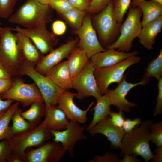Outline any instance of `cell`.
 Returning a JSON list of instances; mask_svg holds the SVG:
<instances>
[{
  "label": "cell",
  "mask_w": 162,
  "mask_h": 162,
  "mask_svg": "<svg viewBox=\"0 0 162 162\" xmlns=\"http://www.w3.org/2000/svg\"><path fill=\"white\" fill-rule=\"evenodd\" d=\"M154 122L152 119L142 122L130 132L125 133L122 141L120 157L134 154L142 157L145 162L153 158L154 154L150 146V127Z\"/></svg>",
  "instance_id": "cell-1"
},
{
  "label": "cell",
  "mask_w": 162,
  "mask_h": 162,
  "mask_svg": "<svg viewBox=\"0 0 162 162\" xmlns=\"http://www.w3.org/2000/svg\"><path fill=\"white\" fill-rule=\"evenodd\" d=\"M52 9L36 0H26L8 19L10 23L31 28L46 24L52 20Z\"/></svg>",
  "instance_id": "cell-2"
},
{
  "label": "cell",
  "mask_w": 162,
  "mask_h": 162,
  "mask_svg": "<svg viewBox=\"0 0 162 162\" xmlns=\"http://www.w3.org/2000/svg\"><path fill=\"white\" fill-rule=\"evenodd\" d=\"M12 28L0 29V64L12 77L18 76L20 66L24 59Z\"/></svg>",
  "instance_id": "cell-3"
},
{
  "label": "cell",
  "mask_w": 162,
  "mask_h": 162,
  "mask_svg": "<svg viewBox=\"0 0 162 162\" xmlns=\"http://www.w3.org/2000/svg\"><path fill=\"white\" fill-rule=\"evenodd\" d=\"M142 15V11L139 7L130 6L127 17L120 26L118 37L106 49H117L118 50L124 52H130L132 47L133 40L138 37L142 28L141 21Z\"/></svg>",
  "instance_id": "cell-4"
},
{
  "label": "cell",
  "mask_w": 162,
  "mask_h": 162,
  "mask_svg": "<svg viewBox=\"0 0 162 162\" xmlns=\"http://www.w3.org/2000/svg\"><path fill=\"white\" fill-rule=\"evenodd\" d=\"M19 75L30 78L36 85L43 99L46 107L50 104H58L60 94L66 90L62 89L44 75L37 71L35 65L23 59L19 69Z\"/></svg>",
  "instance_id": "cell-5"
},
{
  "label": "cell",
  "mask_w": 162,
  "mask_h": 162,
  "mask_svg": "<svg viewBox=\"0 0 162 162\" xmlns=\"http://www.w3.org/2000/svg\"><path fill=\"white\" fill-rule=\"evenodd\" d=\"M92 18V22L98 32L99 41L106 48L118 38L122 24L119 23L116 19L112 2Z\"/></svg>",
  "instance_id": "cell-6"
},
{
  "label": "cell",
  "mask_w": 162,
  "mask_h": 162,
  "mask_svg": "<svg viewBox=\"0 0 162 162\" xmlns=\"http://www.w3.org/2000/svg\"><path fill=\"white\" fill-rule=\"evenodd\" d=\"M53 137L50 130L41 123L32 129L14 135L9 141L11 148L23 160L27 148L39 147Z\"/></svg>",
  "instance_id": "cell-7"
},
{
  "label": "cell",
  "mask_w": 162,
  "mask_h": 162,
  "mask_svg": "<svg viewBox=\"0 0 162 162\" xmlns=\"http://www.w3.org/2000/svg\"><path fill=\"white\" fill-rule=\"evenodd\" d=\"M140 57H130L113 65L101 68H95L94 74L100 94H104L113 83H119L123 79L126 70L130 66L139 63Z\"/></svg>",
  "instance_id": "cell-8"
},
{
  "label": "cell",
  "mask_w": 162,
  "mask_h": 162,
  "mask_svg": "<svg viewBox=\"0 0 162 162\" xmlns=\"http://www.w3.org/2000/svg\"><path fill=\"white\" fill-rule=\"evenodd\" d=\"M11 87L0 94L3 100L9 99L18 101L24 107L36 102H44L42 96L35 83H25L20 78L13 79Z\"/></svg>",
  "instance_id": "cell-9"
},
{
  "label": "cell",
  "mask_w": 162,
  "mask_h": 162,
  "mask_svg": "<svg viewBox=\"0 0 162 162\" xmlns=\"http://www.w3.org/2000/svg\"><path fill=\"white\" fill-rule=\"evenodd\" d=\"M94 69V64L89 59L83 69L73 80L72 88L77 92L76 98L82 100L92 96L96 99L102 95L95 77Z\"/></svg>",
  "instance_id": "cell-10"
},
{
  "label": "cell",
  "mask_w": 162,
  "mask_h": 162,
  "mask_svg": "<svg viewBox=\"0 0 162 162\" xmlns=\"http://www.w3.org/2000/svg\"><path fill=\"white\" fill-rule=\"evenodd\" d=\"M46 25L31 28H22L18 26L12 28L13 31L21 32L28 37L40 52L44 56L54 49L58 39L57 36L47 28Z\"/></svg>",
  "instance_id": "cell-11"
},
{
  "label": "cell",
  "mask_w": 162,
  "mask_h": 162,
  "mask_svg": "<svg viewBox=\"0 0 162 162\" xmlns=\"http://www.w3.org/2000/svg\"><path fill=\"white\" fill-rule=\"evenodd\" d=\"M76 33L79 37L78 47L85 52L89 59L96 53L106 50L98 39L89 15H86L82 26L76 30Z\"/></svg>",
  "instance_id": "cell-12"
},
{
  "label": "cell",
  "mask_w": 162,
  "mask_h": 162,
  "mask_svg": "<svg viewBox=\"0 0 162 162\" xmlns=\"http://www.w3.org/2000/svg\"><path fill=\"white\" fill-rule=\"evenodd\" d=\"M67 151L60 142H45L35 149L26 150L24 162H58Z\"/></svg>",
  "instance_id": "cell-13"
},
{
  "label": "cell",
  "mask_w": 162,
  "mask_h": 162,
  "mask_svg": "<svg viewBox=\"0 0 162 162\" xmlns=\"http://www.w3.org/2000/svg\"><path fill=\"white\" fill-rule=\"evenodd\" d=\"M126 76H124L115 89H109L103 95L111 106H116L119 110L129 112L132 107H136L137 105L134 103L129 101L126 98V95L134 87L139 85H145L147 83L142 80L136 83L129 82L126 81Z\"/></svg>",
  "instance_id": "cell-14"
},
{
  "label": "cell",
  "mask_w": 162,
  "mask_h": 162,
  "mask_svg": "<svg viewBox=\"0 0 162 162\" xmlns=\"http://www.w3.org/2000/svg\"><path fill=\"white\" fill-rule=\"evenodd\" d=\"M86 127L81 125L77 122L70 121L64 130L50 131L53 136V141L60 143L73 157L74 156V150L76 142L87 138L84 134Z\"/></svg>",
  "instance_id": "cell-15"
},
{
  "label": "cell",
  "mask_w": 162,
  "mask_h": 162,
  "mask_svg": "<svg viewBox=\"0 0 162 162\" xmlns=\"http://www.w3.org/2000/svg\"><path fill=\"white\" fill-rule=\"evenodd\" d=\"M79 38L70 40L54 49L44 56L35 66V70L45 75L52 68L68 57L72 50L76 46Z\"/></svg>",
  "instance_id": "cell-16"
},
{
  "label": "cell",
  "mask_w": 162,
  "mask_h": 162,
  "mask_svg": "<svg viewBox=\"0 0 162 162\" xmlns=\"http://www.w3.org/2000/svg\"><path fill=\"white\" fill-rule=\"evenodd\" d=\"M77 93H72L68 90L63 92L60 95L58 105L64 112L70 121L84 124L88 120L87 114L94 102H91L87 109L82 110L75 104L74 99Z\"/></svg>",
  "instance_id": "cell-17"
},
{
  "label": "cell",
  "mask_w": 162,
  "mask_h": 162,
  "mask_svg": "<svg viewBox=\"0 0 162 162\" xmlns=\"http://www.w3.org/2000/svg\"><path fill=\"white\" fill-rule=\"evenodd\" d=\"M88 132L92 136L97 134L105 136L110 142V147L115 149L120 148L125 134L122 128L117 127L112 123L109 116L97 123Z\"/></svg>",
  "instance_id": "cell-18"
},
{
  "label": "cell",
  "mask_w": 162,
  "mask_h": 162,
  "mask_svg": "<svg viewBox=\"0 0 162 162\" xmlns=\"http://www.w3.org/2000/svg\"><path fill=\"white\" fill-rule=\"evenodd\" d=\"M138 53L137 50L125 52L110 49L96 53L90 59L95 68H101L115 65L130 57L137 56Z\"/></svg>",
  "instance_id": "cell-19"
},
{
  "label": "cell",
  "mask_w": 162,
  "mask_h": 162,
  "mask_svg": "<svg viewBox=\"0 0 162 162\" xmlns=\"http://www.w3.org/2000/svg\"><path fill=\"white\" fill-rule=\"evenodd\" d=\"M45 118L41 122L50 130H60L65 129L69 120L58 104H50L46 107Z\"/></svg>",
  "instance_id": "cell-20"
},
{
  "label": "cell",
  "mask_w": 162,
  "mask_h": 162,
  "mask_svg": "<svg viewBox=\"0 0 162 162\" xmlns=\"http://www.w3.org/2000/svg\"><path fill=\"white\" fill-rule=\"evenodd\" d=\"M45 76L62 89L68 90L72 88V80L67 61H62L57 64Z\"/></svg>",
  "instance_id": "cell-21"
},
{
  "label": "cell",
  "mask_w": 162,
  "mask_h": 162,
  "mask_svg": "<svg viewBox=\"0 0 162 162\" xmlns=\"http://www.w3.org/2000/svg\"><path fill=\"white\" fill-rule=\"evenodd\" d=\"M14 34L24 59L33 64L35 66L44 55L28 37L19 32H16Z\"/></svg>",
  "instance_id": "cell-22"
},
{
  "label": "cell",
  "mask_w": 162,
  "mask_h": 162,
  "mask_svg": "<svg viewBox=\"0 0 162 162\" xmlns=\"http://www.w3.org/2000/svg\"><path fill=\"white\" fill-rule=\"evenodd\" d=\"M162 29V16L142 27L138 38L140 43L146 49L151 50L156 37Z\"/></svg>",
  "instance_id": "cell-23"
},
{
  "label": "cell",
  "mask_w": 162,
  "mask_h": 162,
  "mask_svg": "<svg viewBox=\"0 0 162 162\" xmlns=\"http://www.w3.org/2000/svg\"><path fill=\"white\" fill-rule=\"evenodd\" d=\"M67 58V61L72 80L83 69L90 59L84 51L76 46Z\"/></svg>",
  "instance_id": "cell-24"
},
{
  "label": "cell",
  "mask_w": 162,
  "mask_h": 162,
  "mask_svg": "<svg viewBox=\"0 0 162 162\" xmlns=\"http://www.w3.org/2000/svg\"><path fill=\"white\" fill-rule=\"evenodd\" d=\"M137 7L140 9L143 14L142 27L162 16V4L156 1L143 0L139 3Z\"/></svg>",
  "instance_id": "cell-25"
},
{
  "label": "cell",
  "mask_w": 162,
  "mask_h": 162,
  "mask_svg": "<svg viewBox=\"0 0 162 162\" xmlns=\"http://www.w3.org/2000/svg\"><path fill=\"white\" fill-rule=\"evenodd\" d=\"M96 100V105L92 109L94 110L93 119L90 123L86 128L88 131L100 122L109 116L111 111V105L108 102L104 95H102Z\"/></svg>",
  "instance_id": "cell-26"
},
{
  "label": "cell",
  "mask_w": 162,
  "mask_h": 162,
  "mask_svg": "<svg viewBox=\"0 0 162 162\" xmlns=\"http://www.w3.org/2000/svg\"><path fill=\"white\" fill-rule=\"evenodd\" d=\"M29 109L21 112L25 119L34 124L39 123L42 118L45 116L46 106L44 102H36L31 105Z\"/></svg>",
  "instance_id": "cell-27"
},
{
  "label": "cell",
  "mask_w": 162,
  "mask_h": 162,
  "mask_svg": "<svg viewBox=\"0 0 162 162\" xmlns=\"http://www.w3.org/2000/svg\"><path fill=\"white\" fill-rule=\"evenodd\" d=\"M20 104L19 102H14L0 119V141L3 139L9 141L13 136L9 124L13 114L19 107Z\"/></svg>",
  "instance_id": "cell-28"
},
{
  "label": "cell",
  "mask_w": 162,
  "mask_h": 162,
  "mask_svg": "<svg viewBox=\"0 0 162 162\" xmlns=\"http://www.w3.org/2000/svg\"><path fill=\"white\" fill-rule=\"evenodd\" d=\"M22 111V110L19 107L12 116L11 120L12 121L13 124L11 126V129L13 136L32 129L37 126L24 118L21 115Z\"/></svg>",
  "instance_id": "cell-29"
},
{
  "label": "cell",
  "mask_w": 162,
  "mask_h": 162,
  "mask_svg": "<svg viewBox=\"0 0 162 162\" xmlns=\"http://www.w3.org/2000/svg\"><path fill=\"white\" fill-rule=\"evenodd\" d=\"M154 77L158 80L162 77V50H160L157 58L152 60L146 69L143 80L147 83L149 79Z\"/></svg>",
  "instance_id": "cell-30"
},
{
  "label": "cell",
  "mask_w": 162,
  "mask_h": 162,
  "mask_svg": "<svg viewBox=\"0 0 162 162\" xmlns=\"http://www.w3.org/2000/svg\"><path fill=\"white\" fill-rule=\"evenodd\" d=\"M86 11L73 8L60 15L66 22L76 30L82 26L86 15Z\"/></svg>",
  "instance_id": "cell-31"
},
{
  "label": "cell",
  "mask_w": 162,
  "mask_h": 162,
  "mask_svg": "<svg viewBox=\"0 0 162 162\" xmlns=\"http://www.w3.org/2000/svg\"><path fill=\"white\" fill-rule=\"evenodd\" d=\"M131 0H113L112 3L115 15L118 22L122 24L124 15L130 6Z\"/></svg>",
  "instance_id": "cell-32"
},
{
  "label": "cell",
  "mask_w": 162,
  "mask_h": 162,
  "mask_svg": "<svg viewBox=\"0 0 162 162\" xmlns=\"http://www.w3.org/2000/svg\"><path fill=\"white\" fill-rule=\"evenodd\" d=\"M150 141L156 147L162 146V122H153L151 125L149 136Z\"/></svg>",
  "instance_id": "cell-33"
},
{
  "label": "cell",
  "mask_w": 162,
  "mask_h": 162,
  "mask_svg": "<svg viewBox=\"0 0 162 162\" xmlns=\"http://www.w3.org/2000/svg\"><path fill=\"white\" fill-rule=\"evenodd\" d=\"M17 0H0V18L8 19L13 14Z\"/></svg>",
  "instance_id": "cell-34"
},
{
  "label": "cell",
  "mask_w": 162,
  "mask_h": 162,
  "mask_svg": "<svg viewBox=\"0 0 162 162\" xmlns=\"http://www.w3.org/2000/svg\"><path fill=\"white\" fill-rule=\"evenodd\" d=\"M49 5L60 15L74 8L68 0H52Z\"/></svg>",
  "instance_id": "cell-35"
},
{
  "label": "cell",
  "mask_w": 162,
  "mask_h": 162,
  "mask_svg": "<svg viewBox=\"0 0 162 162\" xmlns=\"http://www.w3.org/2000/svg\"><path fill=\"white\" fill-rule=\"evenodd\" d=\"M13 152L11 148L9 141L6 139L0 142V162H8Z\"/></svg>",
  "instance_id": "cell-36"
},
{
  "label": "cell",
  "mask_w": 162,
  "mask_h": 162,
  "mask_svg": "<svg viewBox=\"0 0 162 162\" xmlns=\"http://www.w3.org/2000/svg\"><path fill=\"white\" fill-rule=\"evenodd\" d=\"M121 159L116 153L106 152L103 155L94 156L88 162H120Z\"/></svg>",
  "instance_id": "cell-37"
},
{
  "label": "cell",
  "mask_w": 162,
  "mask_h": 162,
  "mask_svg": "<svg viewBox=\"0 0 162 162\" xmlns=\"http://www.w3.org/2000/svg\"><path fill=\"white\" fill-rule=\"evenodd\" d=\"M113 0H91L87 11L94 13L101 11Z\"/></svg>",
  "instance_id": "cell-38"
},
{
  "label": "cell",
  "mask_w": 162,
  "mask_h": 162,
  "mask_svg": "<svg viewBox=\"0 0 162 162\" xmlns=\"http://www.w3.org/2000/svg\"><path fill=\"white\" fill-rule=\"evenodd\" d=\"M109 116L114 125L119 128H122L125 120L123 111L119 110L118 112H116L111 111Z\"/></svg>",
  "instance_id": "cell-39"
},
{
  "label": "cell",
  "mask_w": 162,
  "mask_h": 162,
  "mask_svg": "<svg viewBox=\"0 0 162 162\" xmlns=\"http://www.w3.org/2000/svg\"><path fill=\"white\" fill-rule=\"evenodd\" d=\"M158 81V93L156 98V104L153 113L154 116L161 115L162 113V77Z\"/></svg>",
  "instance_id": "cell-40"
},
{
  "label": "cell",
  "mask_w": 162,
  "mask_h": 162,
  "mask_svg": "<svg viewBox=\"0 0 162 162\" xmlns=\"http://www.w3.org/2000/svg\"><path fill=\"white\" fill-rule=\"evenodd\" d=\"M142 122L141 118L136 117L133 120L129 118H126L122 126L125 133L131 131L136 126L140 125Z\"/></svg>",
  "instance_id": "cell-41"
},
{
  "label": "cell",
  "mask_w": 162,
  "mask_h": 162,
  "mask_svg": "<svg viewBox=\"0 0 162 162\" xmlns=\"http://www.w3.org/2000/svg\"><path fill=\"white\" fill-rule=\"evenodd\" d=\"M66 29L65 23L61 20L55 21L52 25V32L56 36L63 34L66 32Z\"/></svg>",
  "instance_id": "cell-42"
},
{
  "label": "cell",
  "mask_w": 162,
  "mask_h": 162,
  "mask_svg": "<svg viewBox=\"0 0 162 162\" xmlns=\"http://www.w3.org/2000/svg\"><path fill=\"white\" fill-rule=\"evenodd\" d=\"M73 7L80 10L87 11L91 0H68Z\"/></svg>",
  "instance_id": "cell-43"
},
{
  "label": "cell",
  "mask_w": 162,
  "mask_h": 162,
  "mask_svg": "<svg viewBox=\"0 0 162 162\" xmlns=\"http://www.w3.org/2000/svg\"><path fill=\"white\" fill-rule=\"evenodd\" d=\"M14 102V100L11 99H2L0 94V119L5 115Z\"/></svg>",
  "instance_id": "cell-44"
},
{
  "label": "cell",
  "mask_w": 162,
  "mask_h": 162,
  "mask_svg": "<svg viewBox=\"0 0 162 162\" xmlns=\"http://www.w3.org/2000/svg\"><path fill=\"white\" fill-rule=\"evenodd\" d=\"M13 82V78L0 79V94L9 89L12 85Z\"/></svg>",
  "instance_id": "cell-45"
},
{
  "label": "cell",
  "mask_w": 162,
  "mask_h": 162,
  "mask_svg": "<svg viewBox=\"0 0 162 162\" xmlns=\"http://www.w3.org/2000/svg\"><path fill=\"white\" fill-rule=\"evenodd\" d=\"M154 154L152 159L153 162H162V146L156 147L154 150Z\"/></svg>",
  "instance_id": "cell-46"
},
{
  "label": "cell",
  "mask_w": 162,
  "mask_h": 162,
  "mask_svg": "<svg viewBox=\"0 0 162 162\" xmlns=\"http://www.w3.org/2000/svg\"><path fill=\"white\" fill-rule=\"evenodd\" d=\"M136 155L134 154H127L125 155L121 159L120 162H140L141 160L138 159Z\"/></svg>",
  "instance_id": "cell-47"
},
{
  "label": "cell",
  "mask_w": 162,
  "mask_h": 162,
  "mask_svg": "<svg viewBox=\"0 0 162 162\" xmlns=\"http://www.w3.org/2000/svg\"><path fill=\"white\" fill-rule=\"evenodd\" d=\"M13 77L8 71L0 64V79H12Z\"/></svg>",
  "instance_id": "cell-48"
},
{
  "label": "cell",
  "mask_w": 162,
  "mask_h": 162,
  "mask_svg": "<svg viewBox=\"0 0 162 162\" xmlns=\"http://www.w3.org/2000/svg\"><path fill=\"white\" fill-rule=\"evenodd\" d=\"M8 162H24L22 159L13 151Z\"/></svg>",
  "instance_id": "cell-49"
},
{
  "label": "cell",
  "mask_w": 162,
  "mask_h": 162,
  "mask_svg": "<svg viewBox=\"0 0 162 162\" xmlns=\"http://www.w3.org/2000/svg\"><path fill=\"white\" fill-rule=\"evenodd\" d=\"M143 0H132L131 1L130 7H137L139 3ZM159 2L162 4V0H152Z\"/></svg>",
  "instance_id": "cell-50"
},
{
  "label": "cell",
  "mask_w": 162,
  "mask_h": 162,
  "mask_svg": "<svg viewBox=\"0 0 162 162\" xmlns=\"http://www.w3.org/2000/svg\"><path fill=\"white\" fill-rule=\"evenodd\" d=\"M40 3L46 5H49L52 0H36Z\"/></svg>",
  "instance_id": "cell-51"
},
{
  "label": "cell",
  "mask_w": 162,
  "mask_h": 162,
  "mask_svg": "<svg viewBox=\"0 0 162 162\" xmlns=\"http://www.w3.org/2000/svg\"><path fill=\"white\" fill-rule=\"evenodd\" d=\"M1 22H0V29L1 28Z\"/></svg>",
  "instance_id": "cell-52"
},
{
  "label": "cell",
  "mask_w": 162,
  "mask_h": 162,
  "mask_svg": "<svg viewBox=\"0 0 162 162\" xmlns=\"http://www.w3.org/2000/svg\"></svg>",
  "instance_id": "cell-53"
}]
</instances>
